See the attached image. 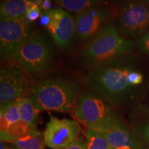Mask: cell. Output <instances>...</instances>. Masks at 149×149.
Segmentation results:
<instances>
[{
    "mask_svg": "<svg viewBox=\"0 0 149 149\" xmlns=\"http://www.w3.org/2000/svg\"><path fill=\"white\" fill-rule=\"evenodd\" d=\"M114 19L121 35L139 38L149 31V7L140 1H126L115 11Z\"/></svg>",
    "mask_w": 149,
    "mask_h": 149,
    "instance_id": "obj_7",
    "label": "cell"
},
{
    "mask_svg": "<svg viewBox=\"0 0 149 149\" xmlns=\"http://www.w3.org/2000/svg\"><path fill=\"white\" fill-rule=\"evenodd\" d=\"M53 1V0H43V2L40 6V8L42 10V12H46V11L53 9L52 8Z\"/></svg>",
    "mask_w": 149,
    "mask_h": 149,
    "instance_id": "obj_24",
    "label": "cell"
},
{
    "mask_svg": "<svg viewBox=\"0 0 149 149\" xmlns=\"http://www.w3.org/2000/svg\"><path fill=\"white\" fill-rule=\"evenodd\" d=\"M8 142H5V141H1V144H0V149H15V146H12L7 144Z\"/></svg>",
    "mask_w": 149,
    "mask_h": 149,
    "instance_id": "obj_25",
    "label": "cell"
},
{
    "mask_svg": "<svg viewBox=\"0 0 149 149\" xmlns=\"http://www.w3.org/2000/svg\"><path fill=\"white\" fill-rule=\"evenodd\" d=\"M63 149H87L86 142L81 139L77 138L75 141Z\"/></svg>",
    "mask_w": 149,
    "mask_h": 149,
    "instance_id": "obj_22",
    "label": "cell"
},
{
    "mask_svg": "<svg viewBox=\"0 0 149 149\" xmlns=\"http://www.w3.org/2000/svg\"><path fill=\"white\" fill-rule=\"evenodd\" d=\"M47 12L50 17V22L46 27L48 34L61 50L71 52L77 39L73 16L61 8L51 9Z\"/></svg>",
    "mask_w": 149,
    "mask_h": 149,
    "instance_id": "obj_10",
    "label": "cell"
},
{
    "mask_svg": "<svg viewBox=\"0 0 149 149\" xmlns=\"http://www.w3.org/2000/svg\"><path fill=\"white\" fill-rule=\"evenodd\" d=\"M61 8L76 14L91 7L107 3L110 0H53Z\"/></svg>",
    "mask_w": 149,
    "mask_h": 149,
    "instance_id": "obj_16",
    "label": "cell"
},
{
    "mask_svg": "<svg viewBox=\"0 0 149 149\" xmlns=\"http://www.w3.org/2000/svg\"><path fill=\"white\" fill-rule=\"evenodd\" d=\"M12 144L18 149H46L44 133L35 129L30 130Z\"/></svg>",
    "mask_w": 149,
    "mask_h": 149,
    "instance_id": "obj_15",
    "label": "cell"
},
{
    "mask_svg": "<svg viewBox=\"0 0 149 149\" xmlns=\"http://www.w3.org/2000/svg\"><path fill=\"white\" fill-rule=\"evenodd\" d=\"M115 11L107 4L91 7L74 17L76 38L85 45L114 20Z\"/></svg>",
    "mask_w": 149,
    "mask_h": 149,
    "instance_id": "obj_9",
    "label": "cell"
},
{
    "mask_svg": "<svg viewBox=\"0 0 149 149\" xmlns=\"http://www.w3.org/2000/svg\"><path fill=\"white\" fill-rule=\"evenodd\" d=\"M22 122L26 124L30 128L35 129L40 110L31 97H24L15 101Z\"/></svg>",
    "mask_w": 149,
    "mask_h": 149,
    "instance_id": "obj_14",
    "label": "cell"
},
{
    "mask_svg": "<svg viewBox=\"0 0 149 149\" xmlns=\"http://www.w3.org/2000/svg\"><path fill=\"white\" fill-rule=\"evenodd\" d=\"M53 44L44 33L35 32L19 49L10 61L35 77L47 74L55 64Z\"/></svg>",
    "mask_w": 149,
    "mask_h": 149,
    "instance_id": "obj_4",
    "label": "cell"
},
{
    "mask_svg": "<svg viewBox=\"0 0 149 149\" xmlns=\"http://www.w3.org/2000/svg\"><path fill=\"white\" fill-rule=\"evenodd\" d=\"M87 149H111L104 132L88 129L86 133Z\"/></svg>",
    "mask_w": 149,
    "mask_h": 149,
    "instance_id": "obj_17",
    "label": "cell"
},
{
    "mask_svg": "<svg viewBox=\"0 0 149 149\" xmlns=\"http://www.w3.org/2000/svg\"><path fill=\"white\" fill-rule=\"evenodd\" d=\"M144 135H145V137L147 139V140L149 141V125L147 126L146 128H145Z\"/></svg>",
    "mask_w": 149,
    "mask_h": 149,
    "instance_id": "obj_26",
    "label": "cell"
},
{
    "mask_svg": "<svg viewBox=\"0 0 149 149\" xmlns=\"http://www.w3.org/2000/svg\"><path fill=\"white\" fill-rule=\"evenodd\" d=\"M0 19V57L1 61L10 62L19 49L35 31L32 23L26 17Z\"/></svg>",
    "mask_w": 149,
    "mask_h": 149,
    "instance_id": "obj_8",
    "label": "cell"
},
{
    "mask_svg": "<svg viewBox=\"0 0 149 149\" xmlns=\"http://www.w3.org/2000/svg\"><path fill=\"white\" fill-rule=\"evenodd\" d=\"M136 45L141 52L145 54H149V31L137 39Z\"/></svg>",
    "mask_w": 149,
    "mask_h": 149,
    "instance_id": "obj_19",
    "label": "cell"
},
{
    "mask_svg": "<svg viewBox=\"0 0 149 149\" xmlns=\"http://www.w3.org/2000/svg\"><path fill=\"white\" fill-rule=\"evenodd\" d=\"M148 149H149V148H148Z\"/></svg>",
    "mask_w": 149,
    "mask_h": 149,
    "instance_id": "obj_30",
    "label": "cell"
},
{
    "mask_svg": "<svg viewBox=\"0 0 149 149\" xmlns=\"http://www.w3.org/2000/svg\"><path fill=\"white\" fill-rule=\"evenodd\" d=\"M146 1H149V0H146Z\"/></svg>",
    "mask_w": 149,
    "mask_h": 149,
    "instance_id": "obj_28",
    "label": "cell"
},
{
    "mask_svg": "<svg viewBox=\"0 0 149 149\" xmlns=\"http://www.w3.org/2000/svg\"><path fill=\"white\" fill-rule=\"evenodd\" d=\"M1 120V133L5 131L8 127L21 121L17 106L15 102L9 108L3 115H0Z\"/></svg>",
    "mask_w": 149,
    "mask_h": 149,
    "instance_id": "obj_18",
    "label": "cell"
},
{
    "mask_svg": "<svg viewBox=\"0 0 149 149\" xmlns=\"http://www.w3.org/2000/svg\"><path fill=\"white\" fill-rule=\"evenodd\" d=\"M126 55L89 68L83 78L89 90L114 103H119L128 92V76L132 67L127 65Z\"/></svg>",
    "mask_w": 149,
    "mask_h": 149,
    "instance_id": "obj_1",
    "label": "cell"
},
{
    "mask_svg": "<svg viewBox=\"0 0 149 149\" xmlns=\"http://www.w3.org/2000/svg\"><path fill=\"white\" fill-rule=\"evenodd\" d=\"M111 149H114V148H111Z\"/></svg>",
    "mask_w": 149,
    "mask_h": 149,
    "instance_id": "obj_29",
    "label": "cell"
},
{
    "mask_svg": "<svg viewBox=\"0 0 149 149\" xmlns=\"http://www.w3.org/2000/svg\"><path fill=\"white\" fill-rule=\"evenodd\" d=\"M15 149H18V148H16V147H15Z\"/></svg>",
    "mask_w": 149,
    "mask_h": 149,
    "instance_id": "obj_27",
    "label": "cell"
},
{
    "mask_svg": "<svg viewBox=\"0 0 149 149\" xmlns=\"http://www.w3.org/2000/svg\"><path fill=\"white\" fill-rule=\"evenodd\" d=\"M42 13V10H41L40 6L32 4L31 8L28 10L25 17L26 19V20L31 22V23H32V22L38 19L39 18H40Z\"/></svg>",
    "mask_w": 149,
    "mask_h": 149,
    "instance_id": "obj_20",
    "label": "cell"
},
{
    "mask_svg": "<svg viewBox=\"0 0 149 149\" xmlns=\"http://www.w3.org/2000/svg\"><path fill=\"white\" fill-rule=\"evenodd\" d=\"M128 81L131 86L139 85L143 81V75L137 70H133L128 76Z\"/></svg>",
    "mask_w": 149,
    "mask_h": 149,
    "instance_id": "obj_21",
    "label": "cell"
},
{
    "mask_svg": "<svg viewBox=\"0 0 149 149\" xmlns=\"http://www.w3.org/2000/svg\"><path fill=\"white\" fill-rule=\"evenodd\" d=\"M74 111L75 117L89 129L104 132L118 120L106 99L91 90L80 93Z\"/></svg>",
    "mask_w": 149,
    "mask_h": 149,
    "instance_id": "obj_5",
    "label": "cell"
},
{
    "mask_svg": "<svg viewBox=\"0 0 149 149\" xmlns=\"http://www.w3.org/2000/svg\"><path fill=\"white\" fill-rule=\"evenodd\" d=\"M35 0H3L0 6V19L24 18Z\"/></svg>",
    "mask_w": 149,
    "mask_h": 149,
    "instance_id": "obj_13",
    "label": "cell"
},
{
    "mask_svg": "<svg viewBox=\"0 0 149 149\" xmlns=\"http://www.w3.org/2000/svg\"><path fill=\"white\" fill-rule=\"evenodd\" d=\"M81 93L77 81L65 76L42 78L35 85L31 94L38 109L68 113L74 110Z\"/></svg>",
    "mask_w": 149,
    "mask_h": 149,
    "instance_id": "obj_2",
    "label": "cell"
},
{
    "mask_svg": "<svg viewBox=\"0 0 149 149\" xmlns=\"http://www.w3.org/2000/svg\"><path fill=\"white\" fill-rule=\"evenodd\" d=\"M104 132L111 148L137 149L128 131L119 120Z\"/></svg>",
    "mask_w": 149,
    "mask_h": 149,
    "instance_id": "obj_12",
    "label": "cell"
},
{
    "mask_svg": "<svg viewBox=\"0 0 149 149\" xmlns=\"http://www.w3.org/2000/svg\"><path fill=\"white\" fill-rule=\"evenodd\" d=\"M50 22V17H49V15H48L47 11H46V12H43L42 15H41L40 18V24L43 26L44 27H46L47 26V25Z\"/></svg>",
    "mask_w": 149,
    "mask_h": 149,
    "instance_id": "obj_23",
    "label": "cell"
},
{
    "mask_svg": "<svg viewBox=\"0 0 149 149\" xmlns=\"http://www.w3.org/2000/svg\"><path fill=\"white\" fill-rule=\"evenodd\" d=\"M132 48V41L121 36L114 21H112L103 31L84 45L79 59L83 64L91 68L128 55Z\"/></svg>",
    "mask_w": 149,
    "mask_h": 149,
    "instance_id": "obj_3",
    "label": "cell"
},
{
    "mask_svg": "<svg viewBox=\"0 0 149 149\" xmlns=\"http://www.w3.org/2000/svg\"><path fill=\"white\" fill-rule=\"evenodd\" d=\"M35 76L14 65L0 70V115H3L19 98L31 95L38 81Z\"/></svg>",
    "mask_w": 149,
    "mask_h": 149,
    "instance_id": "obj_6",
    "label": "cell"
},
{
    "mask_svg": "<svg viewBox=\"0 0 149 149\" xmlns=\"http://www.w3.org/2000/svg\"><path fill=\"white\" fill-rule=\"evenodd\" d=\"M79 132L75 121L51 117L44 132L46 146L51 149L66 148L78 138Z\"/></svg>",
    "mask_w": 149,
    "mask_h": 149,
    "instance_id": "obj_11",
    "label": "cell"
}]
</instances>
